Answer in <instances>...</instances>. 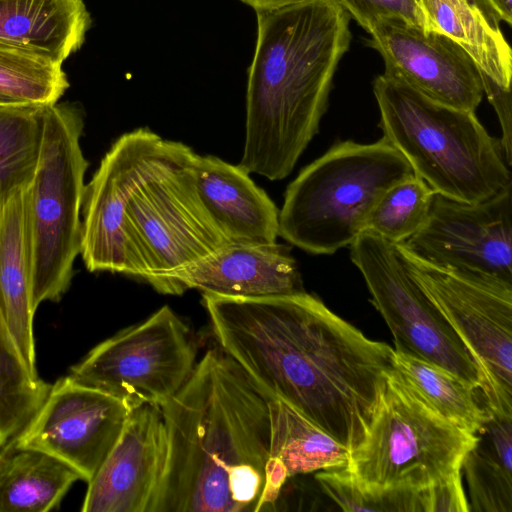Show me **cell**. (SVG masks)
<instances>
[{"label":"cell","instance_id":"35","mask_svg":"<svg viewBox=\"0 0 512 512\" xmlns=\"http://www.w3.org/2000/svg\"><path fill=\"white\" fill-rule=\"evenodd\" d=\"M241 2L247 4L252 7L254 10L258 9H268V8H277L282 6H287L299 2H303L306 0H240Z\"/></svg>","mask_w":512,"mask_h":512},{"label":"cell","instance_id":"14","mask_svg":"<svg viewBox=\"0 0 512 512\" xmlns=\"http://www.w3.org/2000/svg\"><path fill=\"white\" fill-rule=\"evenodd\" d=\"M132 410L127 402L68 375L51 385L15 440L63 461L88 483L116 444Z\"/></svg>","mask_w":512,"mask_h":512},{"label":"cell","instance_id":"11","mask_svg":"<svg viewBox=\"0 0 512 512\" xmlns=\"http://www.w3.org/2000/svg\"><path fill=\"white\" fill-rule=\"evenodd\" d=\"M349 246L371 302L393 335V349L435 364L481 393L484 380L475 360L412 278L394 244L363 231Z\"/></svg>","mask_w":512,"mask_h":512},{"label":"cell","instance_id":"32","mask_svg":"<svg viewBox=\"0 0 512 512\" xmlns=\"http://www.w3.org/2000/svg\"><path fill=\"white\" fill-rule=\"evenodd\" d=\"M462 472L425 489L426 512H469Z\"/></svg>","mask_w":512,"mask_h":512},{"label":"cell","instance_id":"28","mask_svg":"<svg viewBox=\"0 0 512 512\" xmlns=\"http://www.w3.org/2000/svg\"><path fill=\"white\" fill-rule=\"evenodd\" d=\"M69 87L62 64L0 44V94L19 102L54 104Z\"/></svg>","mask_w":512,"mask_h":512},{"label":"cell","instance_id":"8","mask_svg":"<svg viewBox=\"0 0 512 512\" xmlns=\"http://www.w3.org/2000/svg\"><path fill=\"white\" fill-rule=\"evenodd\" d=\"M195 156L185 144L128 202L126 231L140 279L147 283L230 243L200 197Z\"/></svg>","mask_w":512,"mask_h":512},{"label":"cell","instance_id":"29","mask_svg":"<svg viewBox=\"0 0 512 512\" xmlns=\"http://www.w3.org/2000/svg\"><path fill=\"white\" fill-rule=\"evenodd\" d=\"M435 194L415 173L395 183L374 205L365 231L392 244L404 242L426 222Z\"/></svg>","mask_w":512,"mask_h":512},{"label":"cell","instance_id":"24","mask_svg":"<svg viewBox=\"0 0 512 512\" xmlns=\"http://www.w3.org/2000/svg\"><path fill=\"white\" fill-rule=\"evenodd\" d=\"M269 412L268 460L279 463L288 478L347 466L349 450L295 409L270 399Z\"/></svg>","mask_w":512,"mask_h":512},{"label":"cell","instance_id":"20","mask_svg":"<svg viewBox=\"0 0 512 512\" xmlns=\"http://www.w3.org/2000/svg\"><path fill=\"white\" fill-rule=\"evenodd\" d=\"M35 312L21 189L0 208V314L32 370H36Z\"/></svg>","mask_w":512,"mask_h":512},{"label":"cell","instance_id":"10","mask_svg":"<svg viewBox=\"0 0 512 512\" xmlns=\"http://www.w3.org/2000/svg\"><path fill=\"white\" fill-rule=\"evenodd\" d=\"M394 246L475 360L484 380L481 396L488 413L512 417V286L428 264Z\"/></svg>","mask_w":512,"mask_h":512},{"label":"cell","instance_id":"2","mask_svg":"<svg viewBox=\"0 0 512 512\" xmlns=\"http://www.w3.org/2000/svg\"><path fill=\"white\" fill-rule=\"evenodd\" d=\"M220 347L161 405L167 452L150 512H259L269 400Z\"/></svg>","mask_w":512,"mask_h":512},{"label":"cell","instance_id":"5","mask_svg":"<svg viewBox=\"0 0 512 512\" xmlns=\"http://www.w3.org/2000/svg\"><path fill=\"white\" fill-rule=\"evenodd\" d=\"M413 174L384 137L369 144L338 141L287 186L279 236L311 254H334L365 231L384 192Z\"/></svg>","mask_w":512,"mask_h":512},{"label":"cell","instance_id":"16","mask_svg":"<svg viewBox=\"0 0 512 512\" xmlns=\"http://www.w3.org/2000/svg\"><path fill=\"white\" fill-rule=\"evenodd\" d=\"M163 294L188 289L227 297H262L303 292V282L291 247L270 244H226L183 267L151 278Z\"/></svg>","mask_w":512,"mask_h":512},{"label":"cell","instance_id":"17","mask_svg":"<svg viewBox=\"0 0 512 512\" xmlns=\"http://www.w3.org/2000/svg\"><path fill=\"white\" fill-rule=\"evenodd\" d=\"M167 452L160 406L134 408L116 444L88 482L83 512H150Z\"/></svg>","mask_w":512,"mask_h":512},{"label":"cell","instance_id":"36","mask_svg":"<svg viewBox=\"0 0 512 512\" xmlns=\"http://www.w3.org/2000/svg\"><path fill=\"white\" fill-rule=\"evenodd\" d=\"M12 102H19V101L13 100L5 95L0 94V103H12Z\"/></svg>","mask_w":512,"mask_h":512},{"label":"cell","instance_id":"19","mask_svg":"<svg viewBox=\"0 0 512 512\" xmlns=\"http://www.w3.org/2000/svg\"><path fill=\"white\" fill-rule=\"evenodd\" d=\"M90 26L84 0H0V44L60 64L80 49Z\"/></svg>","mask_w":512,"mask_h":512},{"label":"cell","instance_id":"25","mask_svg":"<svg viewBox=\"0 0 512 512\" xmlns=\"http://www.w3.org/2000/svg\"><path fill=\"white\" fill-rule=\"evenodd\" d=\"M393 368L441 417L472 434L483 429L490 414L476 387L435 364L395 350Z\"/></svg>","mask_w":512,"mask_h":512},{"label":"cell","instance_id":"6","mask_svg":"<svg viewBox=\"0 0 512 512\" xmlns=\"http://www.w3.org/2000/svg\"><path fill=\"white\" fill-rule=\"evenodd\" d=\"M84 118L70 104L44 109L40 154L24 188V215L34 308L69 289L81 252L84 177L89 166L80 139Z\"/></svg>","mask_w":512,"mask_h":512},{"label":"cell","instance_id":"37","mask_svg":"<svg viewBox=\"0 0 512 512\" xmlns=\"http://www.w3.org/2000/svg\"><path fill=\"white\" fill-rule=\"evenodd\" d=\"M416 1H417V3H418V0H416Z\"/></svg>","mask_w":512,"mask_h":512},{"label":"cell","instance_id":"18","mask_svg":"<svg viewBox=\"0 0 512 512\" xmlns=\"http://www.w3.org/2000/svg\"><path fill=\"white\" fill-rule=\"evenodd\" d=\"M200 197L230 243L270 244L279 236V209L240 164L196 153Z\"/></svg>","mask_w":512,"mask_h":512},{"label":"cell","instance_id":"1","mask_svg":"<svg viewBox=\"0 0 512 512\" xmlns=\"http://www.w3.org/2000/svg\"><path fill=\"white\" fill-rule=\"evenodd\" d=\"M219 347L271 399L351 452L393 368L387 343L366 337L306 291L262 297L202 293Z\"/></svg>","mask_w":512,"mask_h":512},{"label":"cell","instance_id":"21","mask_svg":"<svg viewBox=\"0 0 512 512\" xmlns=\"http://www.w3.org/2000/svg\"><path fill=\"white\" fill-rule=\"evenodd\" d=\"M434 31L454 40L480 71L511 88L512 53L487 0H418Z\"/></svg>","mask_w":512,"mask_h":512},{"label":"cell","instance_id":"34","mask_svg":"<svg viewBox=\"0 0 512 512\" xmlns=\"http://www.w3.org/2000/svg\"><path fill=\"white\" fill-rule=\"evenodd\" d=\"M487 2L499 21L512 24V0H487Z\"/></svg>","mask_w":512,"mask_h":512},{"label":"cell","instance_id":"12","mask_svg":"<svg viewBox=\"0 0 512 512\" xmlns=\"http://www.w3.org/2000/svg\"><path fill=\"white\" fill-rule=\"evenodd\" d=\"M147 127L118 137L85 187L81 257L90 272L140 278L128 239L125 214L139 186L173 161L184 148Z\"/></svg>","mask_w":512,"mask_h":512},{"label":"cell","instance_id":"9","mask_svg":"<svg viewBox=\"0 0 512 512\" xmlns=\"http://www.w3.org/2000/svg\"><path fill=\"white\" fill-rule=\"evenodd\" d=\"M190 329L167 305L95 346L70 370L78 382L127 402L161 406L196 366Z\"/></svg>","mask_w":512,"mask_h":512},{"label":"cell","instance_id":"33","mask_svg":"<svg viewBox=\"0 0 512 512\" xmlns=\"http://www.w3.org/2000/svg\"><path fill=\"white\" fill-rule=\"evenodd\" d=\"M483 92L487 95L493 106L501 127V143L504 149L506 161L512 165V115H511V88H505L493 81L485 73L480 71Z\"/></svg>","mask_w":512,"mask_h":512},{"label":"cell","instance_id":"13","mask_svg":"<svg viewBox=\"0 0 512 512\" xmlns=\"http://www.w3.org/2000/svg\"><path fill=\"white\" fill-rule=\"evenodd\" d=\"M397 245L428 264L512 286V187L479 203L435 194L424 225Z\"/></svg>","mask_w":512,"mask_h":512},{"label":"cell","instance_id":"3","mask_svg":"<svg viewBox=\"0 0 512 512\" xmlns=\"http://www.w3.org/2000/svg\"><path fill=\"white\" fill-rule=\"evenodd\" d=\"M240 165L271 181L286 178L319 131L333 77L349 48L350 15L335 0L255 10Z\"/></svg>","mask_w":512,"mask_h":512},{"label":"cell","instance_id":"30","mask_svg":"<svg viewBox=\"0 0 512 512\" xmlns=\"http://www.w3.org/2000/svg\"><path fill=\"white\" fill-rule=\"evenodd\" d=\"M322 491L343 511L426 512L424 490H367L358 486L346 467L315 474Z\"/></svg>","mask_w":512,"mask_h":512},{"label":"cell","instance_id":"4","mask_svg":"<svg viewBox=\"0 0 512 512\" xmlns=\"http://www.w3.org/2000/svg\"><path fill=\"white\" fill-rule=\"evenodd\" d=\"M373 93L382 137L436 194L479 203L512 187L501 140L489 134L475 112L432 101L385 73L373 81Z\"/></svg>","mask_w":512,"mask_h":512},{"label":"cell","instance_id":"7","mask_svg":"<svg viewBox=\"0 0 512 512\" xmlns=\"http://www.w3.org/2000/svg\"><path fill=\"white\" fill-rule=\"evenodd\" d=\"M476 440L431 409L392 368L346 469L363 489L424 490L462 472Z\"/></svg>","mask_w":512,"mask_h":512},{"label":"cell","instance_id":"22","mask_svg":"<svg viewBox=\"0 0 512 512\" xmlns=\"http://www.w3.org/2000/svg\"><path fill=\"white\" fill-rule=\"evenodd\" d=\"M79 474L15 438L0 449V512H46L60 502Z\"/></svg>","mask_w":512,"mask_h":512},{"label":"cell","instance_id":"15","mask_svg":"<svg viewBox=\"0 0 512 512\" xmlns=\"http://www.w3.org/2000/svg\"><path fill=\"white\" fill-rule=\"evenodd\" d=\"M384 73L400 78L437 103L475 112L484 92L480 69L454 40L400 18H386L368 32Z\"/></svg>","mask_w":512,"mask_h":512},{"label":"cell","instance_id":"23","mask_svg":"<svg viewBox=\"0 0 512 512\" xmlns=\"http://www.w3.org/2000/svg\"><path fill=\"white\" fill-rule=\"evenodd\" d=\"M464 457L469 511L512 512V417L490 414Z\"/></svg>","mask_w":512,"mask_h":512},{"label":"cell","instance_id":"27","mask_svg":"<svg viewBox=\"0 0 512 512\" xmlns=\"http://www.w3.org/2000/svg\"><path fill=\"white\" fill-rule=\"evenodd\" d=\"M50 387L27 365L0 314V449L27 426Z\"/></svg>","mask_w":512,"mask_h":512},{"label":"cell","instance_id":"26","mask_svg":"<svg viewBox=\"0 0 512 512\" xmlns=\"http://www.w3.org/2000/svg\"><path fill=\"white\" fill-rule=\"evenodd\" d=\"M45 106L31 102L0 103V208L12 194L26 188L34 175Z\"/></svg>","mask_w":512,"mask_h":512},{"label":"cell","instance_id":"31","mask_svg":"<svg viewBox=\"0 0 512 512\" xmlns=\"http://www.w3.org/2000/svg\"><path fill=\"white\" fill-rule=\"evenodd\" d=\"M361 27L369 32L386 18H400L426 31L432 24L416 0H335Z\"/></svg>","mask_w":512,"mask_h":512}]
</instances>
